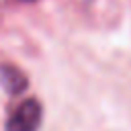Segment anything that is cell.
<instances>
[{"mask_svg": "<svg viewBox=\"0 0 131 131\" xmlns=\"http://www.w3.org/2000/svg\"><path fill=\"white\" fill-rule=\"evenodd\" d=\"M0 84H2V88L8 94L16 96V94H20L29 86V80H27V76L18 68L6 63V66H0Z\"/></svg>", "mask_w": 131, "mask_h": 131, "instance_id": "7a4b0ae2", "label": "cell"}, {"mask_svg": "<svg viewBox=\"0 0 131 131\" xmlns=\"http://www.w3.org/2000/svg\"><path fill=\"white\" fill-rule=\"evenodd\" d=\"M43 121V106L35 98L23 100L8 117L6 131H39Z\"/></svg>", "mask_w": 131, "mask_h": 131, "instance_id": "6da1fadb", "label": "cell"}]
</instances>
